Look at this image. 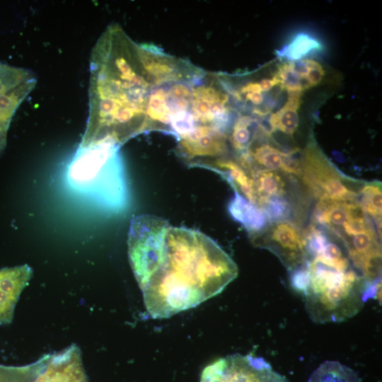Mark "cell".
Returning <instances> with one entry per match:
<instances>
[{"mask_svg":"<svg viewBox=\"0 0 382 382\" xmlns=\"http://www.w3.org/2000/svg\"><path fill=\"white\" fill-rule=\"evenodd\" d=\"M128 256L152 318H169L219 294L238 275L232 258L211 238L161 217L132 219Z\"/></svg>","mask_w":382,"mask_h":382,"instance_id":"obj_1","label":"cell"},{"mask_svg":"<svg viewBox=\"0 0 382 382\" xmlns=\"http://www.w3.org/2000/svg\"><path fill=\"white\" fill-rule=\"evenodd\" d=\"M301 291L311 319L316 323H339L357 315L379 286L369 283L352 262L334 263L306 256Z\"/></svg>","mask_w":382,"mask_h":382,"instance_id":"obj_2","label":"cell"},{"mask_svg":"<svg viewBox=\"0 0 382 382\" xmlns=\"http://www.w3.org/2000/svg\"><path fill=\"white\" fill-rule=\"evenodd\" d=\"M119 149L110 143L79 146L66 170L71 190L115 212L122 210L128 202Z\"/></svg>","mask_w":382,"mask_h":382,"instance_id":"obj_3","label":"cell"},{"mask_svg":"<svg viewBox=\"0 0 382 382\" xmlns=\"http://www.w3.org/2000/svg\"><path fill=\"white\" fill-rule=\"evenodd\" d=\"M200 382H289L262 357L234 354L220 358L202 371Z\"/></svg>","mask_w":382,"mask_h":382,"instance_id":"obj_4","label":"cell"},{"mask_svg":"<svg viewBox=\"0 0 382 382\" xmlns=\"http://www.w3.org/2000/svg\"><path fill=\"white\" fill-rule=\"evenodd\" d=\"M306 185L320 198L358 202L359 192L349 188L346 179L327 158L313 146L302 161V176Z\"/></svg>","mask_w":382,"mask_h":382,"instance_id":"obj_5","label":"cell"},{"mask_svg":"<svg viewBox=\"0 0 382 382\" xmlns=\"http://www.w3.org/2000/svg\"><path fill=\"white\" fill-rule=\"evenodd\" d=\"M35 84L32 71L0 63V155L6 145L12 117Z\"/></svg>","mask_w":382,"mask_h":382,"instance_id":"obj_6","label":"cell"},{"mask_svg":"<svg viewBox=\"0 0 382 382\" xmlns=\"http://www.w3.org/2000/svg\"><path fill=\"white\" fill-rule=\"evenodd\" d=\"M251 240L255 245L275 254L289 272L303 266L306 262L303 235L289 221L275 222Z\"/></svg>","mask_w":382,"mask_h":382,"instance_id":"obj_7","label":"cell"},{"mask_svg":"<svg viewBox=\"0 0 382 382\" xmlns=\"http://www.w3.org/2000/svg\"><path fill=\"white\" fill-rule=\"evenodd\" d=\"M42 357L41 366L33 382H88L77 345H71Z\"/></svg>","mask_w":382,"mask_h":382,"instance_id":"obj_8","label":"cell"},{"mask_svg":"<svg viewBox=\"0 0 382 382\" xmlns=\"http://www.w3.org/2000/svg\"><path fill=\"white\" fill-rule=\"evenodd\" d=\"M32 275L28 265L0 269V325L11 323L16 303Z\"/></svg>","mask_w":382,"mask_h":382,"instance_id":"obj_9","label":"cell"},{"mask_svg":"<svg viewBox=\"0 0 382 382\" xmlns=\"http://www.w3.org/2000/svg\"><path fill=\"white\" fill-rule=\"evenodd\" d=\"M363 211L359 202L320 198L316 206L314 220L330 228L339 238L344 226Z\"/></svg>","mask_w":382,"mask_h":382,"instance_id":"obj_10","label":"cell"},{"mask_svg":"<svg viewBox=\"0 0 382 382\" xmlns=\"http://www.w3.org/2000/svg\"><path fill=\"white\" fill-rule=\"evenodd\" d=\"M200 168L220 174L234 189L250 203L257 206V198L252 177L236 161L223 158L204 163Z\"/></svg>","mask_w":382,"mask_h":382,"instance_id":"obj_11","label":"cell"},{"mask_svg":"<svg viewBox=\"0 0 382 382\" xmlns=\"http://www.w3.org/2000/svg\"><path fill=\"white\" fill-rule=\"evenodd\" d=\"M228 209L232 218L248 231L251 239L267 228L269 220L265 212L237 192L229 202Z\"/></svg>","mask_w":382,"mask_h":382,"instance_id":"obj_12","label":"cell"},{"mask_svg":"<svg viewBox=\"0 0 382 382\" xmlns=\"http://www.w3.org/2000/svg\"><path fill=\"white\" fill-rule=\"evenodd\" d=\"M257 198V206L260 207L273 197H284L285 183L277 171L255 170L251 175Z\"/></svg>","mask_w":382,"mask_h":382,"instance_id":"obj_13","label":"cell"},{"mask_svg":"<svg viewBox=\"0 0 382 382\" xmlns=\"http://www.w3.org/2000/svg\"><path fill=\"white\" fill-rule=\"evenodd\" d=\"M302 92H289V98L283 108L269 117L274 130L292 136L298 129L299 117L298 109Z\"/></svg>","mask_w":382,"mask_h":382,"instance_id":"obj_14","label":"cell"},{"mask_svg":"<svg viewBox=\"0 0 382 382\" xmlns=\"http://www.w3.org/2000/svg\"><path fill=\"white\" fill-rule=\"evenodd\" d=\"M307 382H361V379L349 366L337 361H326L313 371Z\"/></svg>","mask_w":382,"mask_h":382,"instance_id":"obj_15","label":"cell"},{"mask_svg":"<svg viewBox=\"0 0 382 382\" xmlns=\"http://www.w3.org/2000/svg\"><path fill=\"white\" fill-rule=\"evenodd\" d=\"M255 120L248 115H241L234 122L228 130L227 139L233 149L239 155L245 153L255 137L253 134V123Z\"/></svg>","mask_w":382,"mask_h":382,"instance_id":"obj_16","label":"cell"},{"mask_svg":"<svg viewBox=\"0 0 382 382\" xmlns=\"http://www.w3.org/2000/svg\"><path fill=\"white\" fill-rule=\"evenodd\" d=\"M361 195V205L365 214L376 219L377 225L381 220V185L379 182L363 184L359 191Z\"/></svg>","mask_w":382,"mask_h":382,"instance_id":"obj_17","label":"cell"},{"mask_svg":"<svg viewBox=\"0 0 382 382\" xmlns=\"http://www.w3.org/2000/svg\"><path fill=\"white\" fill-rule=\"evenodd\" d=\"M40 361L22 366L0 365V382H33L40 367Z\"/></svg>","mask_w":382,"mask_h":382,"instance_id":"obj_18","label":"cell"},{"mask_svg":"<svg viewBox=\"0 0 382 382\" xmlns=\"http://www.w3.org/2000/svg\"><path fill=\"white\" fill-rule=\"evenodd\" d=\"M260 208L265 212L269 221H286L291 212L289 202L283 197L270 198Z\"/></svg>","mask_w":382,"mask_h":382,"instance_id":"obj_19","label":"cell"},{"mask_svg":"<svg viewBox=\"0 0 382 382\" xmlns=\"http://www.w3.org/2000/svg\"><path fill=\"white\" fill-rule=\"evenodd\" d=\"M318 42L310 36L299 35L292 42L291 45L288 47L289 54H287L294 59L295 61L306 55L312 49L318 47Z\"/></svg>","mask_w":382,"mask_h":382,"instance_id":"obj_20","label":"cell"},{"mask_svg":"<svg viewBox=\"0 0 382 382\" xmlns=\"http://www.w3.org/2000/svg\"><path fill=\"white\" fill-rule=\"evenodd\" d=\"M281 86L289 92H302L299 85L300 76L294 72L289 63L283 64L276 75Z\"/></svg>","mask_w":382,"mask_h":382,"instance_id":"obj_21","label":"cell"},{"mask_svg":"<svg viewBox=\"0 0 382 382\" xmlns=\"http://www.w3.org/2000/svg\"><path fill=\"white\" fill-rule=\"evenodd\" d=\"M308 67L306 75V79L314 86L321 82L324 76V70L322 66L313 59H305Z\"/></svg>","mask_w":382,"mask_h":382,"instance_id":"obj_22","label":"cell"},{"mask_svg":"<svg viewBox=\"0 0 382 382\" xmlns=\"http://www.w3.org/2000/svg\"><path fill=\"white\" fill-rule=\"evenodd\" d=\"M291 70L300 77L306 76L308 67L305 59H298L289 63Z\"/></svg>","mask_w":382,"mask_h":382,"instance_id":"obj_23","label":"cell"},{"mask_svg":"<svg viewBox=\"0 0 382 382\" xmlns=\"http://www.w3.org/2000/svg\"><path fill=\"white\" fill-rule=\"evenodd\" d=\"M240 93L244 96L246 100L250 101L252 104L255 105H259L263 101V96L261 92H247Z\"/></svg>","mask_w":382,"mask_h":382,"instance_id":"obj_24","label":"cell"},{"mask_svg":"<svg viewBox=\"0 0 382 382\" xmlns=\"http://www.w3.org/2000/svg\"><path fill=\"white\" fill-rule=\"evenodd\" d=\"M258 83L262 91H267L274 86L279 84V81L277 77L274 76L272 79H262Z\"/></svg>","mask_w":382,"mask_h":382,"instance_id":"obj_25","label":"cell"}]
</instances>
